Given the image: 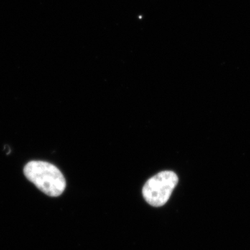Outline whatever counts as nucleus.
Wrapping results in <instances>:
<instances>
[{"label":"nucleus","mask_w":250,"mask_h":250,"mask_svg":"<svg viewBox=\"0 0 250 250\" xmlns=\"http://www.w3.org/2000/svg\"><path fill=\"white\" fill-rule=\"evenodd\" d=\"M24 174L29 182L48 196H60L66 187L65 177L58 167L45 161H30L24 166Z\"/></svg>","instance_id":"nucleus-1"},{"label":"nucleus","mask_w":250,"mask_h":250,"mask_svg":"<svg viewBox=\"0 0 250 250\" xmlns=\"http://www.w3.org/2000/svg\"><path fill=\"white\" fill-rule=\"evenodd\" d=\"M178 182V177L172 171L159 172L145 184L143 197L152 207H162L168 201Z\"/></svg>","instance_id":"nucleus-2"}]
</instances>
